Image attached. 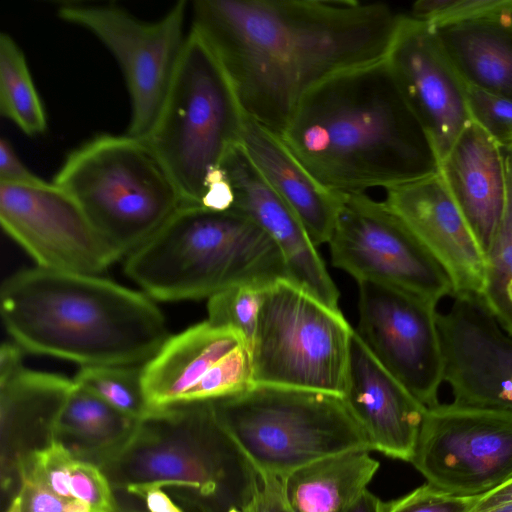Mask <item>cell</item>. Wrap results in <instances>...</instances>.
I'll list each match as a JSON object with an SVG mask.
<instances>
[{
  "label": "cell",
  "mask_w": 512,
  "mask_h": 512,
  "mask_svg": "<svg viewBox=\"0 0 512 512\" xmlns=\"http://www.w3.org/2000/svg\"><path fill=\"white\" fill-rule=\"evenodd\" d=\"M191 11L245 116L278 135L316 86L385 59L402 17L353 0H195Z\"/></svg>",
  "instance_id": "obj_1"
},
{
  "label": "cell",
  "mask_w": 512,
  "mask_h": 512,
  "mask_svg": "<svg viewBox=\"0 0 512 512\" xmlns=\"http://www.w3.org/2000/svg\"><path fill=\"white\" fill-rule=\"evenodd\" d=\"M280 137L320 185L342 196L439 172L435 148L385 59L316 86Z\"/></svg>",
  "instance_id": "obj_2"
},
{
  "label": "cell",
  "mask_w": 512,
  "mask_h": 512,
  "mask_svg": "<svg viewBox=\"0 0 512 512\" xmlns=\"http://www.w3.org/2000/svg\"><path fill=\"white\" fill-rule=\"evenodd\" d=\"M0 301L23 350L81 366L143 365L170 336L152 298L98 275L23 269L2 283Z\"/></svg>",
  "instance_id": "obj_3"
},
{
  "label": "cell",
  "mask_w": 512,
  "mask_h": 512,
  "mask_svg": "<svg viewBox=\"0 0 512 512\" xmlns=\"http://www.w3.org/2000/svg\"><path fill=\"white\" fill-rule=\"evenodd\" d=\"M99 467L115 492L159 484L202 512L243 510L259 475L221 424L212 401L155 410Z\"/></svg>",
  "instance_id": "obj_4"
},
{
  "label": "cell",
  "mask_w": 512,
  "mask_h": 512,
  "mask_svg": "<svg viewBox=\"0 0 512 512\" xmlns=\"http://www.w3.org/2000/svg\"><path fill=\"white\" fill-rule=\"evenodd\" d=\"M124 268L159 301L209 299L235 286L263 289L291 280L275 242L248 216L188 204L127 256Z\"/></svg>",
  "instance_id": "obj_5"
},
{
  "label": "cell",
  "mask_w": 512,
  "mask_h": 512,
  "mask_svg": "<svg viewBox=\"0 0 512 512\" xmlns=\"http://www.w3.org/2000/svg\"><path fill=\"white\" fill-rule=\"evenodd\" d=\"M52 183L121 258L146 244L184 205L149 145L127 134H100L74 149Z\"/></svg>",
  "instance_id": "obj_6"
},
{
  "label": "cell",
  "mask_w": 512,
  "mask_h": 512,
  "mask_svg": "<svg viewBox=\"0 0 512 512\" xmlns=\"http://www.w3.org/2000/svg\"><path fill=\"white\" fill-rule=\"evenodd\" d=\"M245 117L219 59L191 28L160 112L143 138L184 204L201 205L209 175L240 143Z\"/></svg>",
  "instance_id": "obj_7"
},
{
  "label": "cell",
  "mask_w": 512,
  "mask_h": 512,
  "mask_svg": "<svg viewBox=\"0 0 512 512\" xmlns=\"http://www.w3.org/2000/svg\"><path fill=\"white\" fill-rule=\"evenodd\" d=\"M215 412L259 476L285 479L295 470L371 443L343 397L253 384L212 401Z\"/></svg>",
  "instance_id": "obj_8"
},
{
  "label": "cell",
  "mask_w": 512,
  "mask_h": 512,
  "mask_svg": "<svg viewBox=\"0 0 512 512\" xmlns=\"http://www.w3.org/2000/svg\"><path fill=\"white\" fill-rule=\"evenodd\" d=\"M354 329L342 315L289 279L263 289L249 348L253 384L343 397Z\"/></svg>",
  "instance_id": "obj_9"
},
{
  "label": "cell",
  "mask_w": 512,
  "mask_h": 512,
  "mask_svg": "<svg viewBox=\"0 0 512 512\" xmlns=\"http://www.w3.org/2000/svg\"><path fill=\"white\" fill-rule=\"evenodd\" d=\"M187 4L177 2L153 22L115 6L70 4L58 9L59 18L89 31L118 62L130 96L129 136L143 139L160 112L187 39Z\"/></svg>",
  "instance_id": "obj_10"
},
{
  "label": "cell",
  "mask_w": 512,
  "mask_h": 512,
  "mask_svg": "<svg viewBox=\"0 0 512 512\" xmlns=\"http://www.w3.org/2000/svg\"><path fill=\"white\" fill-rule=\"evenodd\" d=\"M327 244L332 264L357 282L393 286L436 305L453 296L448 276L405 223L366 193L344 197Z\"/></svg>",
  "instance_id": "obj_11"
},
{
  "label": "cell",
  "mask_w": 512,
  "mask_h": 512,
  "mask_svg": "<svg viewBox=\"0 0 512 512\" xmlns=\"http://www.w3.org/2000/svg\"><path fill=\"white\" fill-rule=\"evenodd\" d=\"M414 467L427 483L457 496H479L512 479V412L454 403L428 408Z\"/></svg>",
  "instance_id": "obj_12"
},
{
  "label": "cell",
  "mask_w": 512,
  "mask_h": 512,
  "mask_svg": "<svg viewBox=\"0 0 512 512\" xmlns=\"http://www.w3.org/2000/svg\"><path fill=\"white\" fill-rule=\"evenodd\" d=\"M358 288V337L424 407L438 405L445 361L437 305L377 282L360 281Z\"/></svg>",
  "instance_id": "obj_13"
},
{
  "label": "cell",
  "mask_w": 512,
  "mask_h": 512,
  "mask_svg": "<svg viewBox=\"0 0 512 512\" xmlns=\"http://www.w3.org/2000/svg\"><path fill=\"white\" fill-rule=\"evenodd\" d=\"M0 222L40 268L100 276L121 258L53 183H0Z\"/></svg>",
  "instance_id": "obj_14"
},
{
  "label": "cell",
  "mask_w": 512,
  "mask_h": 512,
  "mask_svg": "<svg viewBox=\"0 0 512 512\" xmlns=\"http://www.w3.org/2000/svg\"><path fill=\"white\" fill-rule=\"evenodd\" d=\"M451 298L449 309L438 311L437 324L452 403L512 412V336L482 297Z\"/></svg>",
  "instance_id": "obj_15"
},
{
  "label": "cell",
  "mask_w": 512,
  "mask_h": 512,
  "mask_svg": "<svg viewBox=\"0 0 512 512\" xmlns=\"http://www.w3.org/2000/svg\"><path fill=\"white\" fill-rule=\"evenodd\" d=\"M385 60L440 162L472 122L464 81L435 28L412 16L402 15Z\"/></svg>",
  "instance_id": "obj_16"
},
{
  "label": "cell",
  "mask_w": 512,
  "mask_h": 512,
  "mask_svg": "<svg viewBox=\"0 0 512 512\" xmlns=\"http://www.w3.org/2000/svg\"><path fill=\"white\" fill-rule=\"evenodd\" d=\"M385 191L384 202L444 270L453 296L482 297L486 256L439 172Z\"/></svg>",
  "instance_id": "obj_17"
},
{
  "label": "cell",
  "mask_w": 512,
  "mask_h": 512,
  "mask_svg": "<svg viewBox=\"0 0 512 512\" xmlns=\"http://www.w3.org/2000/svg\"><path fill=\"white\" fill-rule=\"evenodd\" d=\"M222 167L234 193L232 208L252 219L279 248L290 279L334 310L339 291L305 226L251 161L241 143Z\"/></svg>",
  "instance_id": "obj_18"
},
{
  "label": "cell",
  "mask_w": 512,
  "mask_h": 512,
  "mask_svg": "<svg viewBox=\"0 0 512 512\" xmlns=\"http://www.w3.org/2000/svg\"><path fill=\"white\" fill-rule=\"evenodd\" d=\"M343 399L373 451L411 462L427 410L353 332Z\"/></svg>",
  "instance_id": "obj_19"
},
{
  "label": "cell",
  "mask_w": 512,
  "mask_h": 512,
  "mask_svg": "<svg viewBox=\"0 0 512 512\" xmlns=\"http://www.w3.org/2000/svg\"><path fill=\"white\" fill-rule=\"evenodd\" d=\"M74 387L73 379L24 366L0 379L3 490L19 481L30 455L53 441L56 420Z\"/></svg>",
  "instance_id": "obj_20"
},
{
  "label": "cell",
  "mask_w": 512,
  "mask_h": 512,
  "mask_svg": "<svg viewBox=\"0 0 512 512\" xmlns=\"http://www.w3.org/2000/svg\"><path fill=\"white\" fill-rule=\"evenodd\" d=\"M439 174L486 256L506 203L502 148L471 122L440 161Z\"/></svg>",
  "instance_id": "obj_21"
},
{
  "label": "cell",
  "mask_w": 512,
  "mask_h": 512,
  "mask_svg": "<svg viewBox=\"0 0 512 512\" xmlns=\"http://www.w3.org/2000/svg\"><path fill=\"white\" fill-rule=\"evenodd\" d=\"M241 345L246 346L239 333L208 320L170 335L142 365V383L151 411L186 404L209 371Z\"/></svg>",
  "instance_id": "obj_22"
},
{
  "label": "cell",
  "mask_w": 512,
  "mask_h": 512,
  "mask_svg": "<svg viewBox=\"0 0 512 512\" xmlns=\"http://www.w3.org/2000/svg\"><path fill=\"white\" fill-rule=\"evenodd\" d=\"M240 143L263 177L299 217L315 245L328 243L345 196L320 185L280 135L248 117Z\"/></svg>",
  "instance_id": "obj_23"
},
{
  "label": "cell",
  "mask_w": 512,
  "mask_h": 512,
  "mask_svg": "<svg viewBox=\"0 0 512 512\" xmlns=\"http://www.w3.org/2000/svg\"><path fill=\"white\" fill-rule=\"evenodd\" d=\"M434 28L465 85L512 99V14Z\"/></svg>",
  "instance_id": "obj_24"
},
{
  "label": "cell",
  "mask_w": 512,
  "mask_h": 512,
  "mask_svg": "<svg viewBox=\"0 0 512 512\" xmlns=\"http://www.w3.org/2000/svg\"><path fill=\"white\" fill-rule=\"evenodd\" d=\"M370 450H351L314 461L282 480L293 512H345L367 489L379 462Z\"/></svg>",
  "instance_id": "obj_25"
},
{
  "label": "cell",
  "mask_w": 512,
  "mask_h": 512,
  "mask_svg": "<svg viewBox=\"0 0 512 512\" xmlns=\"http://www.w3.org/2000/svg\"><path fill=\"white\" fill-rule=\"evenodd\" d=\"M139 421L75 384L56 420L53 440L99 466L128 442Z\"/></svg>",
  "instance_id": "obj_26"
},
{
  "label": "cell",
  "mask_w": 512,
  "mask_h": 512,
  "mask_svg": "<svg viewBox=\"0 0 512 512\" xmlns=\"http://www.w3.org/2000/svg\"><path fill=\"white\" fill-rule=\"evenodd\" d=\"M0 113L24 134L47 129V117L23 51L7 33L0 34Z\"/></svg>",
  "instance_id": "obj_27"
},
{
  "label": "cell",
  "mask_w": 512,
  "mask_h": 512,
  "mask_svg": "<svg viewBox=\"0 0 512 512\" xmlns=\"http://www.w3.org/2000/svg\"><path fill=\"white\" fill-rule=\"evenodd\" d=\"M507 177V196L498 229L486 253V279L482 300L512 336V146L502 148Z\"/></svg>",
  "instance_id": "obj_28"
},
{
  "label": "cell",
  "mask_w": 512,
  "mask_h": 512,
  "mask_svg": "<svg viewBox=\"0 0 512 512\" xmlns=\"http://www.w3.org/2000/svg\"><path fill=\"white\" fill-rule=\"evenodd\" d=\"M73 381L133 419L152 412L143 388L142 365L81 366Z\"/></svg>",
  "instance_id": "obj_29"
},
{
  "label": "cell",
  "mask_w": 512,
  "mask_h": 512,
  "mask_svg": "<svg viewBox=\"0 0 512 512\" xmlns=\"http://www.w3.org/2000/svg\"><path fill=\"white\" fill-rule=\"evenodd\" d=\"M263 289L235 286L215 294L207 302V320L235 330L249 350L257 327Z\"/></svg>",
  "instance_id": "obj_30"
},
{
  "label": "cell",
  "mask_w": 512,
  "mask_h": 512,
  "mask_svg": "<svg viewBox=\"0 0 512 512\" xmlns=\"http://www.w3.org/2000/svg\"><path fill=\"white\" fill-rule=\"evenodd\" d=\"M512 14V0H419L411 16L434 27Z\"/></svg>",
  "instance_id": "obj_31"
},
{
  "label": "cell",
  "mask_w": 512,
  "mask_h": 512,
  "mask_svg": "<svg viewBox=\"0 0 512 512\" xmlns=\"http://www.w3.org/2000/svg\"><path fill=\"white\" fill-rule=\"evenodd\" d=\"M466 101L472 122L500 147L512 146V99L466 85Z\"/></svg>",
  "instance_id": "obj_32"
},
{
  "label": "cell",
  "mask_w": 512,
  "mask_h": 512,
  "mask_svg": "<svg viewBox=\"0 0 512 512\" xmlns=\"http://www.w3.org/2000/svg\"><path fill=\"white\" fill-rule=\"evenodd\" d=\"M70 491L75 499L89 504L93 512H117L115 491L102 469L74 457L70 468Z\"/></svg>",
  "instance_id": "obj_33"
},
{
  "label": "cell",
  "mask_w": 512,
  "mask_h": 512,
  "mask_svg": "<svg viewBox=\"0 0 512 512\" xmlns=\"http://www.w3.org/2000/svg\"><path fill=\"white\" fill-rule=\"evenodd\" d=\"M479 496H457L426 483L400 498L384 502L383 512H470Z\"/></svg>",
  "instance_id": "obj_34"
},
{
  "label": "cell",
  "mask_w": 512,
  "mask_h": 512,
  "mask_svg": "<svg viewBox=\"0 0 512 512\" xmlns=\"http://www.w3.org/2000/svg\"><path fill=\"white\" fill-rule=\"evenodd\" d=\"M21 512H67L68 500L64 499L36 478L22 473L19 478Z\"/></svg>",
  "instance_id": "obj_35"
},
{
  "label": "cell",
  "mask_w": 512,
  "mask_h": 512,
  "mask_svg": "<svg viewBox=\"0 0 512 512\" xmlns=\"http://www.w3.org/2000/svg\"><path fill=\"white\" fill-rule=\"evenodd\" d=\"M140 500L146 512H202L192 503L172 495L159 484H146L122 492Z\"/></svg>",
  "instance_id": "obj_36"
},
{
  "label": "cell",
  "mask_w": 512,
  "mask_h": 512,
  "mask_svg": "<svg viewBox=\"0 0 512 512\" xmlns=\"http://www.w3.org/2000/svg\"><path fill=\"white\" fill-rule=\"evenodd\" d=\"M0 183L18 185L46 183L23 163L10 141L4 137L0 140Z\"/></svg>",
  "instance_id": "obj_37"
},
{
  "label": "cell",
  "mask_w": 512,
  "mask_h": 512,
  "mask_svg": "<svg viewBox=\"0 0 512 512\" xmlns=\"http://www.w3.org/2000/svg\"><path fill=\"white\" fill-rule=\"evenodd\" d=\"M245 512H293L284 497L282 480L259 476V486Z\"/></svg>",
  "instance_id": "obj_38"
},
{
  "label": "cell",
  "mask_w": 512,
  "mask_h": 512,
  "mask_svg": "<svg viewBox=\"0 0 512 512\" xmlns=\"http://www.w3.org/2000/svg\"><path fill=\"white\" fill-rule=\"evenodd\" d=\"M233 203V189L221 166L209 175L201 206L215 211H225L231 209Z\"/></svg>",
  "instance_id": "obj_39"
},
{
  "label": "cell",
  "mask_w": 512,
  "mask_h": 512,
  "mask_svg": "<svg viewBox=\"0 0 512 512\" xmlns=\"http://www.w3.org/2000/svg\"><path fill=\"white\" fill-rule=\"evenodd\" d=\"M507 504H512V479L496 489L480 495L470 512H480Z\"/></svg>",
  "instance_id": "obj_40"
},
{
  "label": "cell",
  "mask_w": 512,
  "mask_h": 512,
  "mask_svg": "<svg viewBox=\"0 0 512 512\" xmlns=\"http://www.w3.org/2000/svg\"><path fill=\"white\" fill-rule=\"evenodd\" d=\"M22 350L15 342H5L2 344L0 350V379L15 373L23 367Z\"/></svg>",
  "instance_id": "obj_41"
},
{
  "label": "cell",
  "mask_w": 512,
  "mask_h": 512,
  "mask_svg": "<svg viewBox=\"0 0 512 512\" xmlns=\"http://www.w3.org/2000/svg\"><path fill=\"white\" fill-rule=\"evenodd\" d=\"M384 502L366 489L345 512H383Z\"/></svg>",
  "instance_id": "obj_42"
},
{
  "label": "cell",
  "mask_w": 512,
  "mask_h": 512,
  "mask_svg": "<svg viewBox=\"0 0 512 512\" xmlns=\"http://www.w3.org/2000/svg\"><path fill=\"white\" fill-rule=\"evenodd\" d=\"M117 512H146V510L145 508L141 509L134 504L128 505V503L120 504V502H118Z\"/></svg>",
  "instance_id": "obj_43"
},
{
  "label": "cell",
  "mask_w": 512,
  "mask_h": 512,
  "mask_svg": "<svg viewBox=\"0 0 512 512\" xmlns=\"http://www.w3.org/2000/svg\"><path fill=\"white\" fill-rule=\"evenodd\" d=\"M5 512H21L20 498L16 495L9 503Z\"/></svg>",
  "instance_id": "obj_44"
},
{
  "label": "cell",
  "mask_w": 512,
  "mask_h": 512,
  "mask_svg": "<svg viewBox=\"0 0 512 512\" xmlns=\"http://www.w3.org/2000/svg\"><path fill=\"white\" fill-rule=\"evenodd\" d=\"M480 512H512V504L496 506Z\"/></svg>",
  "instance_id": "obj_45"
},
{
  "label": "cell",
  "mask_w": 512,
  "mask_h": 512,
  "mask_svg": "<svg viewBox=\"0 0 512 512\" xmlns=\"http://www.w3.org/2000/svg\"><path fill=\"white\" fill-rule=\"evenodd\" d=\"M227 512H245V511L241 508L233 507V508L229 509Z\"/></svg>",
  "instance_id": "obj_46"
}]
</instances>
